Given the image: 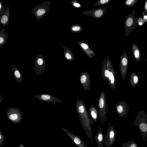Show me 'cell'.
<instances>
[{
    "mask_svg": "<svg viewBox=\"0 0 147 147\" xmlns=\"http://www.w3.org/2000/svg\"><path fill=\"white\" fill-rule=\"evenodd\" d=\"M80 48L90 58H93L95 55V52L86 43L81 41H78Z\"/></svg>",
    "mask_w": 147,
    "mask_h": 147,
    "instance_id": "obj_15",
    "label": "cell"
},
{
    "mask_svg": "<svg viewBox=\"0 0 147 147\" xmlns=\"http://www.w3.org/2000/svg\"><path fill=\"white\" fill-rule=\"evenodd\" d=\"M80 80L84 90L85 91L89 90L91 84L89 73L86 71L82 72L80 74Z\"/></svg>",
    "mask_w": 147,
    "mask_h": 147,
    "instance_id": "obj_12",
    "label": "cell"
},
{
    "mask_svg": "<svg viewBox=\"0 0 147 147\" xmlns=\"http://www.w3.org/2000/svg\"><path fill=\"white\" fill-rule=\"evenodd\" d=\"M89 114L91 119L93 121V123H95L97 121L99 116V111L93 105H91L88 109Z\"/></svg>",
    "mask_w": 147,
    "mask_h": 147,
    "instance_id": "obj_20",
    "label": "cell"
},
{
    "mask_svg": "<svg viewBox=\"0 0 147 147\" xmlns=\"http://www.w3.org/2000/svg\"><path fill=\"white\" fill-rule=\"evenodd\" d=\"M145 20L144 18H138L137 22L139 26H142L144 23Z\"/></svg>",
    "mask_w": 147,
    "mask_h": 147,
    "instance_id": "obj_32",
    "label": "cell"
},
{
    "mask_svg": "<svg viewBox=\"0 0 147 147\" xmlns=\"http://www.w3.org/2000/svg\"><path fill=\"white\" fill-rule=\"evenodd\" d=\"M8 37V34L5 29L1 28L0 31V48L6 42Z\"/></svg>",
    "mask_w": 147,
    "mask_h": 147,
    "instance_id": "obj_23",
    "label": "cell"
},
{
    "mask_svg": "<svg viewBox=\"0 0 147 147\" xmlns=\"http://www.w3.org/2000/svg\"><path fill=\"white\" fill-rule=\"evenodd\" d=\"M145 20L146 21L147 20V15H144V18Z\"/></svg>",
    "mask_w": 147,
    "mask_h": 147,
    "instance_id": "obj_36",
    "label": "cell"
},
{
    "mask_svg": "<svg viewBox=\"0 0 147 147\" xmlns=\"http://www.w3.org/2000/svg\"><path fill=\"white\" fill-rule=\"evenodd\" d=\"M51 1H46L36 5L32 9L31 12L34 14L38 21H39L44 16L49 10V7Z\"/></svg>",
    "mask_w": 147,
    "mask_h": 147,
    "instance_id": "obj_5",
    "label": "cell"
},
{
    "mask_svg": "<svg viewBox=\"0 0 147 147\" xmlns=\"http://www.w3.org/2000/svg\"><path fill=\"white\" fill-rule=\"evenodd\" d=\"M107 107L105 95L104 92L102 91L100 95L98 100L99 116L102 125L107 121Z\"/></svg>",
    "mask_w": 147,
    "mask_h": 147,
    "instance_id": "obj_4",
    "label": "cell"
},
{
    "mask_svg": "<svg viewBox=\"0 0 147 147\" xmlns=\"http://www.w3.org/2000/svg\"><path fill=\"white\" fill-rule=\"evenodd\" d=\"M138 77L133 71L130 75L129 79L130 85L133 87H136L138 82Z\"/></svg>",
    "mask_w": 147,
    "mask_h": 147,
    "instance_id": "obj_24",
    "label": "cell"
},
{
    "mask_svg": "<svg viewBox=\"0 0 147 147\" xmlns=\"http://www.w3.org/2000/svg\"><path fill=\"white\" fill-rule=\"evenodd\" d=\"M128 59L126 53L124 51L120 57L119 64L121 77L124 80L126 76L128 66Z\"/></svg>",
    "mask_w": 147,
    "mask_h": 147,
    "instance_id": "obj_9",
    "label": "cell"
},
{
    "mask_svg": "<svg viewBox=\"0 0 147 147\" xmlns=\"http://www.w3.org/2000/svg\"><path fill=\"white\" fill-rule=\"evenodd\" d=\"M146 23H147V20L145 21Z\"/></svg>",
    "mask_w": 147,
    "mask_h": 147,
    "instance_id": "obj_37",
    "label": "cell"
},
{
    "mask_svg": "<svg viewBox=\"0 0 147 147\" xmlns=\"http://www.w3.org/2000/svg\"><path fill=\"white\" fill-rule=\"evenodd\" d=\"M138 1V0H127L125 1V3L128 6L131 7L135 5Z\"/></svg>",
    "mask_w": 147,
    "mask_h": 147,
    "instance_id": "obj_28",
    "label": "cell"
},
{
    "mask_svg": "<svg viewBox=\"0 0 147 147\" xmlns=\"http://www.w3.org/2000/svg\"><path fill=\"white\" fill-rule=\"evenodd\" d=\"M136 13V11L133 10L131 14L127 15L125 17L124 32L126 36H129L130 33L136 29L138 26V19L135 17Z\"/></svg>",
    "mask_w": 147,
    "mask_h": 147,
    "instance_id": "obj_3",
    "label": "cell"
},
{
    "mask_svg": "<svg viewBox=\"0 0 147 147\" xmlns=\"http://www.w3.org/2000/svg\"><path fill=\"white\" fill-rule=\"evenodd\" d=\"M107 11V7H101L90 10L83 11L82 14L88 16L94 19H98L103 16Z\"/></svg>",
    "mask_w": 147,
    "mask_h": 147,
    "instance_id": "obj_10",
    "label": "cell"
},
{
    "mask_svg": "<svg viewBox=\"0 0 147 147\" xmlns=\"http://www.w3.org/2000/svg\"><path fill=\"white\" fill-rule=\"evenodd\" d=\"M138 127L142 139L145 143L147 137V116L144 112H140L136 117L134 124Z\"/></svg>",
    "mask_w": 147,
    "mask_h": 147,
    "instance_id": "obj_2",
    "label": "cell"
},
{
    "mask_svg": "<svg viewBox=\"0 0 147 147\" xmlns=\"http://www.w3.org/2000/svg\"><path fill=\"white\" fill-rule=\"evenodd\" d=\"M43 55L41 53L37 54L34 63V71L38 75L42 74L45 69L46 63Z\"/></svg>",
    "mask_w": 147,
    "mask_h": 147,
    "instance_id": "obj_6",
    "label": "cell"
},
{
    "mask_svg": "<svg viewBox=\"0 0 147 147\" xmlns=\"http://www.w3.org/2000/svg\"><path fill=\"white\" fill-rule=\"evenodd\" d=\"M108 81L111 89H114L116 86V78L113 66L109 71Z\"/></svg>",
    "mask_w": 147,
    "mask_h": 147,
    "instance_id": "obj_18",
    "label": "cell"
},
{
    "mask_svg": "<svg viewBox=\"0 0 147 147\" xmlns=\"http://www.w3.org/2000/svg\"><path fill=\"white\" fill-rule=\"evenodd\" d=\"M6 114L8 119L12 122L18 123L22 119V115L18 108L12 107L8 109Z\"/></svg>",
    "mask_w": 147,
    "mask_h": 147,
    "instance_id": "obj_8",
    "label": "cell"
},
{
    "mask_svg": "<svg viewBox=\"0 0 147 147\" xmlns=\"http://www.w3.org/2000/svg\"><path fill=\"white\" fill-rule=\"evenodd\" d=\"M5 10V8H3L1 1H0V14L3 13Z\"/></svg>",
    "mask_w": 147,
    "mask_h": 147,
    "instance_id": "obj_35",
    "label": "cell"
},
{
    "mask_svg": "<svg viewBox=\"0 0 147 147\" xmlns=\"http://www.w3.org/2000/svg\"><path fill=\"white\" fill-rule=\"evenodd\" d=\"M63 129L78 147H88L78 135L74 134L64 127H63Z\"/></svg>",
    "mask_w": 147,
    "mask_h": 147,
    "instance_id": "obj_14",
    "label": "cell"
},
{
    "mask_svg": "<svg viewBox=\"0 0 147 147\" xmlns=\"http://www.w3.org/2000/svg\"><path fill=\"white\" fill-rule=\"evenodd\" d=\"M0 22L3 27L5 28L6 26H9V7L5 8L4 12L0 14Z\"/></svg>",
    "mask_w": 147,
    "mask_h": 147,
    "instance_id": "obj_17",
    "label": "cell"
},
{
    "mask_svg": "<svg viewBox=\"0 0 147 147\" xmlns=\"http://www.w3.org/2000/svg\"><path fill=\"white\" fill-rule=\"evenodd\" d=\"M107 57H105L103 62L101 69V76L102 79L105 81H108L109 71L107 67Z\"/></svg>",
    "mask_w": 147,
    "mask_h": 147,
    "instance_id": "obj_19",
    "label": "cell"
},
{
    "mask_svg": "<svg viewBox=\"0 0 147 147\" xmlns=\"http://www.w3.org/2000/svg\"><path fill=\"white\" fill-rule=\"evenodd\" d=\"M107 67L108 70L109 71L111 70L113 65L112 64L111 61L110 60L109 57L107 56Z\"/></svg>",
    "mask_w": 147,
    "mask_h": 147,
    "instance_id": "obj_31",
    "label": "cell"
},
{
    "mask_svg": "<svg viewBox=\"0 0 147 147\" xmlns=\"http://www.w3.org/2000/svg\"><path fill=\"white\" fill-rule=\"evenodd\" d=\"M5 138L1 131V129H0V145H3V142L5 140Z\"/></svg>",
    "mask_w": 147,
    "mask_h": 147,
    "instance_id": "obj_33",
    "label": "cell"
},
{
    "mask_svg": "<svg viewBox=\"0 0 147 147\" xmlns=\"http://www.w3.org/2000/svg\"><path fill=\"white\" fill-rule=\"evenodd\" d=\"M71 3L72 6L76 8H80L82 7L81 5L77 1L73 0L71 1Z\"/></svg>",
    "mask_w": 147,
    "mask_h": 147,
    "instance_id": "obj_30",
    "label": "cell"
},
{
    "mask_svg": "<svg viewBox=\"0 0 147 147\" xmlns=\"http://www.w3.org/2000/svg\"><path fill=\"white\" fill-rule=\"evenodd\" d=\"M34 97L40 101L48 103H54V105H56V102H62L59 98L49 94H36Z\"/></svg>",
    "mask_w": 147,
    "mask_h": 147,
    "instance_id": "obj_13",
    "label": "cell"
},
{
    "mask_svg": "<svg viewBox=\"0 0 147 147\" xmlns=\"http://www.w3.org/2000/svg\"><path fill=\"white\" fill-rule=\"evenodd\" d=\"M60 44L63 49L64 56L65 58L68 61H73L74 60V55L72 52L66 46H63L62 44Z\"/></svg>",
    "mask_w": 147,
    "mask_h": 147,
    "instance_id": "obj_21",
    "label": "cell"
},
{
    "mask_svg": "<svg viewBox=\"0 0 147 147\" xmlns=\"http://www.w3.org/2000/svg\"><path fill=\"white\" fill-rule=\"evenodd\" d=\"M117 112L119 117L125 118L127 117L129 111V106L124 100L118 102L115 105Z\"/></svg>",
    "mask_w": 147,
    "mask_h": 147,
    "instance_id": "obj_11",
    "label": "cell"
},
{
    "mask_svg": "<svg viewBox=\"0 0 147 147\" xmlns=\"http://www.w3.org/2000/svg\"><path fill=\"white\" fill-rule=\"evenodd\" d=\"M143 13L144 15H147V0L146 1L145 3L144 7V10Z\"/></svg>",
    "mask_w": 147,
    "mask_h": 147,
    "instance_id": "obj_34",
    "label": "cell"
},
{
    "mask_svg": "<svg viewBox=\"0 0 147 147\" xmlns=\"http://www.w3.org/2000/svg\"><path fill=\"white\" fill-rule=\"evenodd\" d=\"M133 53L135 59L139 61L140 60L141 55L140 49L138 47L133 43L132 45Z\"/></svg>",
    "mask_w": 147,
    "mask_h": 147,
    "instance_id": "obj_25",
    "label": "cell"
},
{
    "mask_svg": "<svg viewBox=\"0 0 147 147\" xmlns=\"http://www.w3.org/2000/svg\"><path fill=\"white\" fill-rule=\"evenodd\" d=\"M76 108L80 121L85 132L91 143L93 142L92 124L93 121L90 119L84 102L79 98L76 102Z\"/></svg>",
    "mask_w": 147,
    "mask_h": 147,
    "instance_id": "obj_1",
    "label": "cell"
},
{
    "mask_svg": "<svg viewBox=\"0 0 147 147\" xmlns=\"http://www.w3.org/2000/svg\"><path fill=\"white\" fill-rule=\"evenodd\" d=\"M12 70L15 80L17 82L21 84L22 82V76L21 73L13 64L12 65Z\"/></svg>",
    "mask_w": 147,
    "mask_h": 147,
    "instance_id": "obj_22",
    "label": "cell"
},
{
    "mask_svg": "<svg viewBox=\"0 0 147 147\" xmlns=\"http://www.w3.org/2000/svg\"><path fill=\"white\" fill-rule=\"evenodd\" d=\"M94 137L97 147H103L104 136L99 125L98 126L97 134Z\"/></svg>",
    "mask_w": 147,
    "mask_h": 147,
    "instance_id": "obj_16",
    "label": "cell"
},
{
    "mask_svg": "<svg viewBox=\"0 0 147 147\" xmlns=\"http://www.w3.org/2000/svg\"><path fill=\"white\" fill-rule=\"evenodd\" d=\"M111 0H99L97 1L94 4L95 6H100L106 4Z\"/></svg>",
    "mask_w": 147,
    "mask_h": 147,
    "instance_id": "obj_29",
    "label": "cell"
},
{
    "mask_svg": "<svg viewBox=\"0 0 147 147\" xmlns=\"http://www.w3.org/2000/svg\"><path fill=\"white\" fill-rule=\"evenodd\" d=\"M122 147H138V146L134 140H131L126 143L123 142Z\"/></svg>",
    "mask_w": 147,
    "mask_h": 147,
    "instance_id": "obj_27",
    "label": "cell"
},
{
    "mask_svg": "<svg viewBox=\"0 0 147 147\" xmlns=\"http://www.w3.org/2000/svg\"><path fill=\"white\" fill-rule=\"evenodd\" d=\"M69 28L72 32L76 33L80 32L83 30L82 26L78 23L69 26Z\"/></svg>",
    "mask_w": 147,
    "mask_h": 147,
    "instance_id": "obj_26",
    "label": "cell"
},
{
    "mask_svg": "<svg viewBox=\"0 0 147 147\" xmlns=\"http://www.w3.org/2000/svg\"><path fill=\"white\" fill-rule=\"evenodd\" d=\"M116 131L114 126L110 123L107 129L106 134L104 137V144L107 147H111L114 144L115 140Z\"/></svg>",
    "mask_w": 147,
    "mask_h": 147,
    "instance_id": "obj_7",
    "label": "cell"
}]
</instances>
